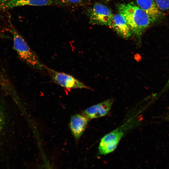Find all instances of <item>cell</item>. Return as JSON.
<instances>
[{"label":"cell","mask_w":169,"mask_h":169,"mask_svg":"<svg viewBox=\"0 0 169 169\" xmlns=\"http://www.w3.org/2000/svg\"><path fill=\"white\" fill-rule=\"evenodd\" d=\"M121 37L127 39L131 35L129 25L124 17L120 14L114 15L110 26Z\"/></svg>","instance_id":"9"},{"label":"cell","mask_w":169,"mask_h":169,"mask_svg":"<svg viewBox=\"0 0 169 169\" xmlns=\"http://www.w3.org/2000/svg\"><path fill=\"white\" fill-rule=\"evenodd\" d=\"M104 0L107 2H109V1H110L113 0Z\"/></svg>","instance_id":"15"},{"label":"cell","mask_w":169,"mask_h":169,"mask_svg":"<svg viewBox=\"0 0 169 169\" xmlns=\"http://www.w3.org/2000/svg\"><path fill=\"white\" fill-rule=\"evenodd\" d=\"M158 9L162 12L169 11V0H154Z\"/></svg>","instance_id":"11"},{"label":"cell","mask_w":169,"mask_h":169,"mask_svg":"<svg viewBox=\"0 0 169 169\" xmlns=\"http://www.w3.org/2000/svg\"><path fill=\"white\" fill-rule=\"evenodd\" d=\"M87 13L90 23L109 27L114 16L110 9L100 3H96L90 8Z\"/></svg>","instance_id":"3"},{"label":"cell","mask_w":169,"mask_h":169,"mask_svg":"<svg viewBox=\"0 0 169 169\" xmlns=\"http://www.w3.org/2000/svg\"><path fill=\"white\" fill-rule=\"evenodd\" d=\"M7 2V0H0V5L3 4Z\"/></svg>","instance_id":"14"},{"label":"cell","mask_w":169,"mask_h":169,"mask_svg":"<svg viewBox=\"0 0 169 169\" xmlns=\"http://www.w3.org/2000/svg\"><path fill=\"white\" fill-rule=\"evenodd\" d=\"M137 6L144 11L154 22L161 17V12L154 0H136Z\"/></svg>","instance_id":"10"},{"label":"cell","mask_w":169,"mask_h":169,"mask_svg":"<svg viewBox=\"0 0 169 169\" xmlns=\"http://www.w3.org/2000/svg\"><path fill=\"white\" fill-rule=\"evenodd\" d=\"M52 80L55 83L67 89H90L83 82L69 74L56 71L45 66Z\"/></svg>","instance_id":"4"},{"label":"cell","mask_w":169,"mask_h":169,"mask_svg":"<svg viewBox=\"0 0 169 169\" xmlns=\"http://www.w3.org/2000/svg\"><path fill=\"white\" fill-rule=\"evenodd\" d=\"M10 30L13 36V48L19 57L35 69L42 70L45 69V65L41 62L23 37L12 26Z\"/></svg>","instance_id":"2"},{"label":"cell","mask_w":169,"mask_h":169,"mask_svg":"<svg viewBox=\"0 0 169 169\" xmlns=\"http://www.w3.org/2000/svg\"><path fill=\"white\" fill-rule=\"evenodd\" d=\"M89 119L83 114H76L71 117L69 127L72 135L76 140H79L84 132Z\"/></svg>","instance_id":"7"},{"label":"cell","mask_w":169,"mask_h":169,"mask_svg":"<svg viewBox=\"0 0 169 169\" xmlns=\"http://www.w3.org/2000/svg\"><path fill=\"white\" fill-rule=\"evenodd\" d=\"M127 123L104 136L101 139L99 147V153L106 155L113 151L124 135L127 128Z\"/></svg>","instance_id":"5"},{"label":"cell","mask_w":169,"mask_h":169,"mask_svg":"<svg viewBox=\"0 0 169 169\" xmlns=\"http://www.w3.org/2000/svg\"><path fill=\"white\" fill-rule=\"evenodd\" d=\"M113 99H110L92 106L83 111V114L89 118L100 117L107 114L114 102Z\"/></svg>","instance_id":"8"},{"label":"cell","mask_w":169,"mask_h":169,"mask_svg":"<svg viewBox=\"0 0 169 169\" xmlns=\"http://www.w3.org/2000/svg\"><path fill=\"white\" fill-rule=\"evenodd\" d=\"M117 8L119 13L125 19L132 35L140 38L146 29L154 22L142 9L133 2L120 3Z\"/></svg>","instance_id":"1"},{"label":"cell","mask_w":169,"mask_h":169,"mask_svg":"<svg viewBox=\"0 0 169 169\" xmlns=\"http://www.w3.org/2000/svg\"><path fill=\"white\" fill-rule=\"evenodd\" d=\"M59 5L58 0H10L0 5V10L24 6H44Z\"/></svg>","instance_id":"6"},{"label":"cell","mask_w":169,"mask_h":169,"mask_svg":"<svg viewBox=\"0 0 169 169\" xmlns=\"http://www.w3.org/2000/svg\"><path fill=\"white\" fill-rule=\"evenodd\" d=\"M89 0H58L59 5L79 4L84 3Z\"/></svg>","instance_id":"12"},{"label":"cell","mask_w":169,"mask_h":169,"mask_svg":"<svg viewBox=\"0 0 169 169\" xmlns=\"http://www.w3.org/2000/svg\"><path fill=\"white\" fill-rule=\"evenodd\" d=\"M168 84L169 85V81H168Z\"/></svg>","instance_id":"16"},{"label":"cell","mask_w":169,"mask_h":169,"mask_svg":"<svg viewBox=\"0 0 169 169\" xmlns=\"http://www.w3.org/2000/svg\"><path fill=\"white\" fill-rule=\"evenodd\" d=\"M4 115L3 110L0 105V134L4 127Z\"/></svg>","instance_id":"13"}]
</instances>
